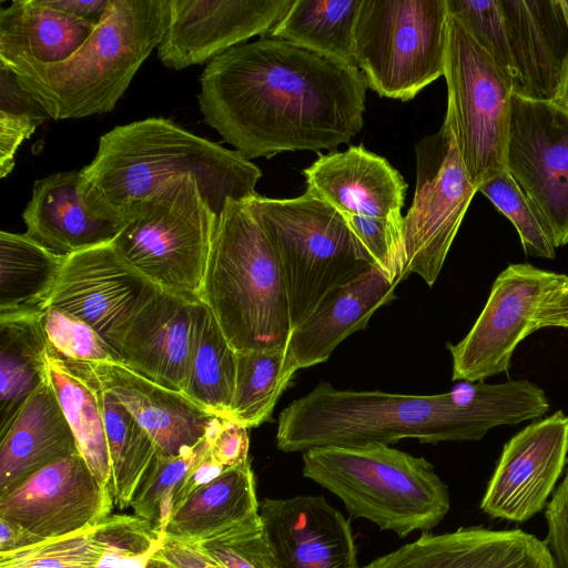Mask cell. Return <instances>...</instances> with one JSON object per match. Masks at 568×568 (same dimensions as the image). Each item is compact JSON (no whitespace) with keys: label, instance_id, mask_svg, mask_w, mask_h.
Returning a JSON list of instances; mask_svg holds the SVG:
<instances>
[{"label":"cell","instance_id":"8d00e7d4","mask_svg":"<svg viewBox=\"0 0 568 568\" xmlns=\"http://www.w3.org/2000/svg\"><path fill=\"white\" fill-rule=\"evenodd\" d=\"M110 518L64 536L0 552V568H97L108 545Z\"/></svg>","mask_w":568,"mask_h":568},{"label":"cell","instance_id":"83f0119b","mask_svg":"<svg viewBox=\"0 0 568 568\" xmlns=\"http://www.w3.org/2000/svg\"><path fill=\"white\" fill-rule=\"evenodd\" d=\"M47 376L74 435L78 452L97 480L113 494L112 466L103 417L104 390L84 362L47 348Z\"/></svg>","mask_w":568,"mask_h":568},{"label":"cell","instance_id":"44dd1931","mask_svg":"<svg viewBox=\"0 0 568 568\" xmlns=\"http://www.w3.org/2000/svg\"><path fill=\"white\" fill-rule=\"evenodd\" d=\"M201 300L160 290L130 325L121 363L145 378L184 394Z\"/></svg>","mask_w":568,"mask_h":568},{"label":"cell","instance_id":"bcb514c9","mask_svg":"<svg viewBox=\"0 0 568 568\" xmlns=\"http://www.w3.org/2000/svg\"><path fill=\"white\" fill-rule=\"evenodd\" d=\"M544 327L568 329V275L566 274H560L534 316V333Z\"/></svg>","mask_w":568,"mask_h":568},{"label":"cell","instance_id":"e0dca14e","mask_svg":"<svg viewBox=\"0 0 568 568\" xmlns=\"http://www.w3.org/2000/svg\"><path fill=\"white\" fill-rule=\"evenodd\" d=\"M292 0H170V20L156 48L170 69L211 61L254 36H266Z\"/></svg>","mask_w":568,"mask_h":568},{"label":"cell","instance_id":"5b68a950","mask_svg":"<svg viewBox=\"0 0 568 568\" xmlns=\"http://www.w3.org/2000/svg\"><path fill=\"white\" fill-rule=\"evenodd\" d=\"M200 300L235 352L287 347L283 272L248 199H227L217 217Z\"/></svg>","mask_w":568,"mask_h":568},{"label":"cell","instance_id":"b9f144b4","mask_svg":"<svg viewBox=\"0 0 568 568\" xmlns=\"http://www.w3.org/2000/svg\"><path fill=\"white\" fill-rule=\"evenodd\" d=\"M342 215L373 264L394 284L405 280L403 220Z\"/></svg>","mask_w":568,"mask_h":568},{"label":"cell","instance_id":"4316f807","mask_svg":"<svg viewBox=\"0 0 568 568\" xmlns=\"http://www.w3.org/2000/svg\"><path fill=\"white\" fill-rule=\"evenodd\" d=\"M258 507L248 459L193 493L171 514L165 534L202 545L258 519Z\"/></svg>","mask_w":568,"mask_h":568},{"label":"cell","instance_id":"9c48e42d","mask_svg":"<svg viewBox=\"0 0 568 568\" xmlns=\"http://www.w3.org/2000/svg\"><path fill=\"white\" fill-rule=\"evenodd\" d=\"M447 0H362L354 55L367 88L408 101L445 74Z\"/></svg>","mask_w":568,"mask_h":568},{"label":"cell","instance_id":"f1b7e54d","mask_svg":"<svg viewBox=\"0 0 568 568\" xmlns=\"http://www.w3.org/2000/svg\"><path fill=\"white\" fill-rule=\"evenodd\" d=\"M95 26L50 8L41 0H12L0 8V61L44 64L70 58Z\"/></svg>","mask_w":568,"mask_h":568},{"label":"cell","instance_id":"52a82bcc","mask_svg":"<svg viewBox=\"0 0 568 568\" xmlns=\"http://www.w3.org/2000/svg\"><path fill=\"white\" fill-rule=\"evenodd\" d=\"M248 202L283 272L292 331L322 300L373 266L345 217L304 193L293 199L254 195Z\"/></svg>","mask_w":568,"mask_h":568},{"label":"cell","instance_id":"ac0fdd59","mask_svg":"<svg viewBox=\"0 0 568 568\" xmlns=\"http://www.w3.org/2000/svg\"><path fill=\"white\" fill-rule=\"evenodd\" d=\"M258 513L277 568H359L348 520L323 497L265 498Z\"/></svg>","mask_w":568,"mask_h":568},{"label":"cell","instance_id":"c3c4849f","mask_svg":"<svg viewBox=\"0 0 568 568\" xmlns=\"http://www.w3.org/2000/svg\"><path fill=\"white\" fill-rule=\"evenodd\" d=\"M227 468L207 455L178 485L173 493L172 513L193 493L221 476Z\"/></svg>","mask_w":568,"mask_h":568},{"label":"cell","instance_id":"836d02e7","mask_svg":"<svg viewBox=\"0 0 568 568\" xmlns=\"http://www.w3.org/2000/svg\"><path fill=\"white\" fill-rule=\"evenodd\" d=\"M297 369L287 348L236 352L235 387L227 420L247 429L267 422Z\"/></svg>","mask_w":568,"mask_h":568},{"label":"cell","instance_id":"7402d4cb","mask_svg":"<svg viewBox=\"0 0 568 568\" xmlns=\"http://www.w3.org/2000/svg\"><path fill=\"white\" fill-rule=\"evenodd\" d=\"M306 193L342 214L403 220L407 183L389 162L363 145L320 154L303 171Z\"/></svg>","mask_w":568,"mask_h":568},{"label":"cell","instance_id":"9a60e30c","mask_svg":"<svg viewBox=\"0 0 568 568\" xmlns=\"http://www.w3.org/2000/svg\"><path fill=\"white\" fill-rule=\"evenodd\" d=\"M113 499L81 455L74 454L47 465L0 497V518L43 540L104 521Z\"/></svg>","mask_w":568,"mask_h":568},{"label":"cell","instance_id":"ee69618b","mask_svg":"<svg viewBox=\"0 0 568 568\" xmlns=\"http://www.w3.org/2000/svg\"><path fill=\"white\" fill-rule=\"evenodd\" d=\"M547 536L544 540L557 568H568V469L546 506Z\"/></svg>","mask_w":568,"mask_h":568},{"label":"cell","instance_id":"f907efd6","mask_svg":"<svg viewBox=\"0 0 568 568\" xmlns=\"http://www.w3.org/2000/svg\"><path fill=\"white\" fill-rule=\"evenodd\" d=\"M38 541L41 539L22 527L0 518V552L22 548Z\"/></svg>","mask_w":568,"mask_h":568},{"label":"cell","instance_id":"3957f363","mask_svg":"<svg viewBox=\"0 0 568 568\" xmlns=\"http://www.w3.org/2000/svg\"><path fill=\"white\" fill-rule=\"evenodd\" d=\"M80 172L88 210L102 220L120 223L133 202L184 175L195 179L217 216L227 199L256 195L262 176L260 168L237 151L164 118L134 121L104 133L93 160Z\"/></svg>","mask_w":568,"mask_h":568},{"label":"cell","instance_id":"7a4b0ae2","mask_svg":"<svg viewBox=\"0 0 568 568\" xmlns=\"http://www.w3.org/2000/svg\"><path fill=\"white\" fill-rule=\"evenodd\" d=\"M524 384L464 382L459 405L448 393L393 394L337 389L322 382L278 417L276 444L285 453L327 446L389 445L404 438L423 444L479 440L489 429L531 418Z\"/></svg>","mask_w":568,"mask_h":568},{"label":"cell","instance_id":"f35d334b","mask_svg":"<svg viewBox=\"0 0 568 568\" xmlns=\"http://www.w3.org/2000/svg\"><path fill=\"white\" fill-rule=\"evenodd\" d=\"M50 115L36 98L24 90L16 73L0 61V178L14 166L21 143Z\"/></svg>","mask_w":568,"mask_h":568},{"label":"cell","instance_id":"7dc6e473","mask_svg":"<svg viewBox=\"0 0 568 568\" xmlns=\"http://www.w3.org/2000/svg\"><path fill=\"white\" fill-rule=\"evenodd\" d=\"M155 555L174 568H223L197 547L168 536Z\"/></svg>","mask_w":568,"mask_h":568},{"label":"cell","instance_id":"484cf974","mask_svg":"<svg viewBox=\"0 0 568 568\" xmlns=\"http://www.w3.org/2000/svg\"><path fill=\"white\" fill-rule=\"evenodd\" d=\"M0 436V497L47 465L79 454L48 376Z\"/></svg>","mask_w":568,"mask_h":568},{"label":"cell","instance_id":"681fc988","mask_svg":"<svg viewBox=\"0 0 568 568\" xmlns=\"http://www.w3.org/2000/svg\"><path fill=\"white\" fill-rule=\"evenodd\" d=\"M41 2L97 27L102 21L110 0H41Z\"/></svg>","mask_w":568,"mask_h":568},{"label":"cell","instance_id":"8fae6325","mask_svg":"<svg viewBox=\"0 0 568 568\" xmlns=\"http://www.w3.org/2000/svg\"><path fill=\"white\" fill-rule=\"evenodd\" d=\"M415 150L416 189L403 219L404 276L415 273L433 286L477 189L462 162L447 119Z\"/></svg>","mask_w":568,"mask_h":568},{"label":"cell","instance_id":"f546056e","mask_svg":"<svg viewBox=\"0 0 568 568\" xmlns=\"http://www.w3.org/2000/svg\"><path fill=\"white\" fill-rule=\"evenodd\" d=\"M67 256L26 233L0 232V320L39 316L48 307Z\"/></svg>","mask_w":568,"mask_h":568},{"label":"cell","instance_id":"db71d44e","mask_svg":"<svg viewBox=\"0 0 568 568\" xmlns=\"http://www.w3.org/2000/svg\"><path fill=\"white\" fill-rule=\"evenodd\" d=\"M148 568H174L172 565L163 560L162 558L154 555V557L151 559Z\"/></svg>","mask_w":568,"mask_h":568},{"label":"cell","instance_id":"816d5d0a","mask_svg":"<svg viewBox=\"0 0 568 568\" xmlns=\"http://www.w3.org/2000/svg\"><path fill=\"white\" fill-rule=\"evenodd\" d=\"M165 536V532H160L145 550L125 555L114 568H148L151 559L162 548Z\"/></svg>","mask_w":568,"mask_h":568},{"label":"cell","instance_id":"5bb4252c","mask_svg":"<svg viewBox=\"0 0 568 568\" xmlns=\"http://www.w3.org/2000/svg\"><path fill=\"white\" fill-rule=\"evenodd\" d=\"M559 276L527 263L501 271L468 334L455 345L447 344L452 379L475 383L508 372L515 349L534 333V316Z\"/></svg>","mask_w":568,"mask_h":568},{"label":"cell","instance_id":"ab89813d","mask_svg":"<svg viewBox=\"0 0 568 568\" xmlns=\"http://www.w3.org/2000/svg\"><path fill=\"white\" fill-rule=\"evenodd\" d=\"M47 348L74 362H120L118 354L87 323L57 307L48 306L40 315Z\"/></svg>","mask_w":568,"mask_h":568},{"label":"cell","instance_id":"d6986e66","mask_svg":"<svg viewBox=\"0 0 568 568\" xmlns=\"http://www.w3.org/2000/svg\"><path fill=\"white\" fill-rule=\"evenodd\" d=\"M514 65V93L557 101L568 67V0H498Z\"/></svg>","mask_w":568,"mask_h":568},{"label":"cell","instance_id":"7bdbcfd3","mask_svg":"<svg viewBox=\"0 0 568 568\" xmlns=\"http://www.w3.org/2000/svg\"><path fill=\"white\" fill-rule=\"evenodd\" d=\"M195 547L223 568H277L261 517Z\"/></svg>","mask_w":568,"mask_h":568},{"label":"cell","instance_id":"4dcf8cb0","mask_svg":"<svg viewBox=\"0 0 568 568\" xmlns=\"http://www.w3.org/2000/svg\"><path fill=\"white\" fill-rule=\"evenodd\" d=\"M362 0H292L267 37L357 68L354 30Z\"/></svg>","mask_w":568,"mask_h":568},{"label":"cell","instance_id":"603a6c76","mask_svg":"<svg viewBox=\"0 0 568 568\" xmlns=\"http://www.w3.org/2000/svg\"><path fill=\"white\" fill-rule=\"evenodd\" d=\"M102 388L116 398L154 442L178 456L195 446L217 418L184 394L163 387L120 362H88Z\"/></svg>","mask_w":568,"mask_h":568},{"label":"cell","instance_id":"277c9868","mask_svg":"<svg viewBox=\"0 0 568 568\" xmlns=\"http://www.w3.org/2000/svg\"><path fill=\"white\" fill-rule=\"evenodd\" d=\"M169 20L170 0H110L102 21L67 60L51 64L17 60L7 65L50 118L103 114L115 108L158 48Z\"/></svg>","mask_w":568,"mask_h":568},{"label":"cell","instance_id":"ffe728a7","mask_svg":"<svg viewBox=\"0 0 568 568\" xmlns=\"http://www.w3.org/2000/svg\"><path fill=\"white\" fill-rule=\"evenodd\" d=\"M361 568H557L546 546L521 529L424 532Z\"/></svg>","mask_w":568,"mask_h":568},{"label":"cell","instance_id":"2e32d148","mask_svg":"<svg viewBox=\"0 0 568 568\" xmlns=\"http://www.w3.org/2000/svg\"><path fill=\"white\" fill-rule=\"evenodd\" d=\"M568 457V416L557 410L530 423L504 446L480 509L524 523L546 505Z\"/></svg>","mask_w":568,"mask_h":568},{"label":"cell","instance_id":"e575fe53","mask_svg":"<svg viewBox=\"0 0 568 568\" xmlns=\"http://www.w3.org/2000/svg\"><path fill=\"white\" fill-rule=\"evenodd\" d=\"M103 417L112 466L113 497L119 508L123 509L130 506L159 450L131 413L105 390Z\"/></svg>","mask_w":568,"mask_h":568},{"label":"cell","instance_id":"d4e9b609","mask_svg":"<svg viewBox=\"0 0 568 568\" xmlns=\"http://www.w3.org/2000/svg\"><path fill=\"white\" fill-rule=\"evenodd\" d=\"M22 217L28 236L63 256L112 243L124 225L102 220L88 210L81 194L80 170L36 181Z\"/></svg>","mask_w":568,"mask_h":568},{"label":"cell","instance_id":"4fadbf2b","mask_svg":"<svg viewBox=\"0 0 568 568\" xmlns=\"http://www.w3.org/2000/svg\"><path fill=\"white\" fill-rule=\"evenodd\" d=\"M159 291L109 243L65 257L48 306L90 325L120 357L130 325Z\"/></svg>","mask_w":568,"mask_h":568},{"label":"cell","instance_id":"f6af8a7d","mask_svg":"<svg viewBox=\"0 0 568 568\" xmlns=\"http://www.w3.org/2000/svg\"><path fill=\"white\" fill-rule=\"evenodd\" d=\"M248 446L247 428L223 419L222 426L212 442L210 456L225 468H232L250 459Z\"/></svg>","mask_w":568,"mask_h":568},{"label":"cell","instance_id":"6da1fadb","mask_svg":"<svg viewBox=\"0 0 568 568\" xmlns=\"http://www.w3.org/2000/svg\"><path fill=\"white\" fill-rule=\"evenodd\" d=\"M200 85L205 123L248 160L332 152L364 125L358 68L267 36L209 61Z\"/></svg>","mask_w":568,"mask_h":568},{"label":"cell","instance_id":"ba28073f","mask_svg":"<svg viewBox=\"0 0 568 568\" xmlns=\"http://www.w3.org/2000/svg\"><path fill=\"white\" fill-rule=\"evenodd\" d=\"M217 217L184 175L133 202L112 244L160 290L200 300Z\"/></svg>","mask_w":568,"mask_h":568},{"label":"cell","instance_id":"8992f818","mask_svg":"<svg viewBox=\"0 0 568 568\" xmlns=\"http://www.w3.org/2000/svg\"><path fill=\"white\" fill-rule=\"evenodd\" d=\"M303 475L347 511L406 537L437 526L450 507L447 486L423 457L388 445L327 446L303 453Z\"/></svg>","mask_w":568,"mask_h":568},{"label":"cell","instance_id":"f5cc1de1","mask_svg":"<svg viewBox=\"0 0 568 568\" xmlns=\"http://www.w3.org/2000/svg\"><path fill=\"white\" fill-rule=\"evenodd\" d=\"M559 104H561L564 108L568 110V67L566 71V75L564 79V83L559 93V97L557 101Z\"/></svg>","mask_w":568,"mask_h":568},{"label":"cell","instance_id":"30bf717a","mask_svg":"<svg viewBox=\"0 0 568 568\" xmlns=\"http://www.w3.org/2000/svg\"><path fill=\"white\" fill-rule=\"evenodd\" d=\"M444 77L445 119L478 191L484 181L506 171L513 81L450 14Z\"/></svg>","mask_w":568,"mask_h":568},{"label":"cell","instance_id":"74e56055","mask_svg":"<svg viewBox=\"0 0 568 568\" xmlns=\"http://www.w3.org/2000/svg\"><path fill=\"white\" fill-rule=\"evenodd\" d=\"M478 191L511 222L527 255L555 257L556 246L549 226L507 171L484 181Z\"/></svg>","mask_w":568,"mask_h":568},{"label":"cell","instance_id":"1f68e13d","mask_svg":"<svg viewBox=\"0 0 568 568\" xmlns=\"http://www.w3.org/2000/svg\"><path fill=\"white\" fill-rule=\"evenodd\" d=\"M45 377L40 315L0 320V434Z\"/></svg>","mask_w":568,"mask_h":568},{"label":"cell","instance_id":"d6a6232c","mask_svg":"<svg viewBox=\"0 0 568 568\" xmlns=\"http://www.w3.org/2000/svg\"><path fill=\"white\" fill-rule=\"evenodd\" d=\"M236 374V352L211 310L201 302L184 395L207 414L227 419Z\"/></svg>","mask_w":568,"mask_h":568},{"label":"cell","instance_id":"60d3db41","mask_svg":"<svg viewBox=\"0 0 568 568\" xmlns=\"http://www.w3.org/2000/svg\"><path fill=\"white\" fill-rule=\"evenodd\" d=\"M449 14L511 79L514 65L505 20L498 0H447Z\"/></svg>","mask_w":568,"mask_h":568},{"label":"cell","instance_id":"cb8c5ba5","mask_svg":"<svg viewBox=\"0 0 568 568\" xmlns=\"http://www.w3.org/2000/svg\"><path fill=\"white\" fill-rule=\"evenodd\" d=\"M396 285L373 265L331 291L291 333L286 348L298 369L326 362L347 336L367 327L372 315L395 298Z\"/></svg>","mask_w":568,"mask_h":568},{"label":"cell","instance_id":"11a10c76","mask_svg":"<svg viewBox=\"0 0 568 568\" xmlns=\"http://www.w3.org/2000/svg\"><path fill=\"white\" fill-rule=\"evenodd\" d=\"M568 462V460H567Z\"/></svg>","mask_w":568,"mask_h":568},{"label":"cell","instance_id":"d590c367","mask_svg":"<svg viewBox=\"0 0 568 568\" xmlns=\"http://www.w3.org/2000/svg\"><path fill=\"white\" fill-rule=\"evenodd\" d=\"M222 423L223 418L217 417L195 446L178 456L156 455L130 503L134 516L148 520L154 530L165 532L175 488L207 455Z\"/></svg>","mask_w":568,"mask_h":568},{"label":"cell","instance_id":"7c38bea8","mask_svg":"<svg viewBox=\"0 0 568 568\" xmlns=\"http://www.w3.org/2000/svg\"><path fill=\"white\" fill-rule=\"evenodd\" d=\"M506 171L549 226L556 247L568 244V110L556 101L513 93Z\"/></svg>","mask_w":568,"mask_h":568}]
</instances>
